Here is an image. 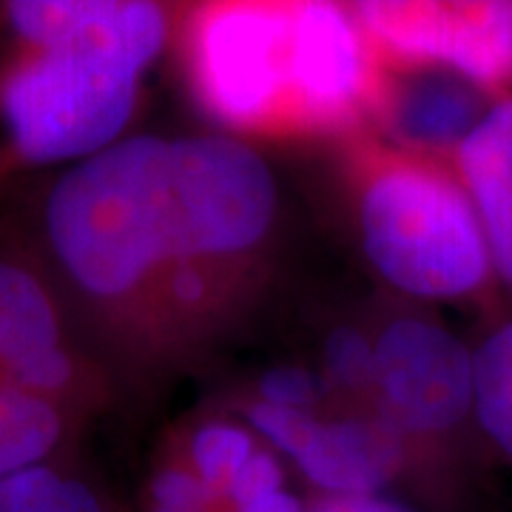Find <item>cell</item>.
Wrapping results in <instances>:
<instances>
[{"label": "cell", "mask_w": 512, "mask_h": 512, "mask_svg": "<svg viewBox=\"0 0 512 512\" xmlns=\"http://www.w3.org/2000/svg\"><path fill=\"white\" fill-rule=\"evenodd\" d=\"M26 225L123 393L214 359L285 262L274 168L222 134L123 137L52 174Z\"/></svg>", "instance_id": "1"}, {"label": "cell", "mask_w": 512, "mask_h": 512, "mask_svg": "<svg viewBox=\"0 0 512 512\" xmlns=\"http://www.w3.org/2000/svg\"><path fill=\"white\" fill-rule=\"evenodd\" d=\"M183 49L197 103L237 137H348L387 77L348 0H194Z\"/></svg>", "instance_id": "2"}, {"label": "cell", "mask_w": 512, "mask_h": 512, "mask_svg": "<svg viewBox=\"0 0 512 512\" xmlns=\"http://www.w3.org/2000/svg\"><path fill=\"white\" fill-rule=\"evenodd\" d=\"M342 208L350 237L387 296L436 308L504 311L476 205L444 154L384 140L373 128L342 137Z\"/></svg>", "instance_id": "3"}, {"label": "cell", "mask_w": 512, "mask_h": 512, "mask_svg": "<svg viewBox=\"0 0 512 512\" xmlns=\"http://www.w3.org/2000/svg\"><path fill=\"white\" fill-rule=\"evenodd\" d=\"M168 32L163 0H126L63 46L0 55V194L120 143Z\"/></svg>", "instance_id": "4"}, {"label": "cell", "mask_w": 512, "mask_h": 512, "mask_svg": "<svg viewBox=\"0 0 512 512\" xmlns=\"http://www.w3.org/2000/svg\"><path fill=\"white\" fill-rule=\"evenodd\" d=\"M367 313L373 410L402 441L407 501L421 512H470L495 464L478 430L473 342L436 308L393 296Z\"/></svg>", "instance_id": "5"}, {"label": "cell", "mask_w": 512, "mask_h": 512, "mask_svg": "<svg viewBox=\"0 0 512 512\" xmlns=\"http://www.w3.org/2000/svg\"><path fill=\"white\" fill-rule=\"evenodd\" d=\"M0 384L46 396L89 424L123 399L26 220L0 225Z\"/></svg>", "instance_id": "6"}, {"label": "cell", "mask_w": 512, "mask_h": 512, "mask_svg": "<svg viewBox=\"0 0 512 512\" xmlns=\"http://www.w3.org/2000/svg\"><path fill=\"white\" fill-rule=\"evenodd\" d=\"M387 69H441L484 94L512 89V0H348Z\"/></svg>", "instance_id": "7"}, {"label": "cell", "mask_w": 512, "mask_h": 512, "mask_svg": "<svg viewBox=\"0 0 512 512\" xmlns=\"http://www.w3.org/2000/svg\"><path fill=\"white\" fill-rule=\"evenodd\" d=\"M256 439L288 461L311 493L399 495L407 501L410 464L402 441L376 410H285L228 390L220 402Z\"/></svg>", "instance_id": "8"}, {"label": "cell", "mask_w": 512, "mask_h": 512, "mask_svg": "<svg viewBox=\"0 0 512 512\" xmlns=\"http://www.w3.org/2000/svg\"><path fill=\"white\" fill-rule=\"evenodd\" d=\"M402 72L410 74V80H396L387 69L373 114L376 134L396 146L450 157L493 100H484V92L458 74L441 69Z\"/></svg>", "instance_id": "9"}, {"label": "cell", "mask_w": 512, "mask_h": 512, "mask_svg": "<svg viewBox=\"0 0 512 512\" xmlns=\"http://www.w3.org/2000/svg\"><path fill=\"white\" fill-rule=\"evenodd\" d=\"M450 160L476 205L495 285L512 311V94L493 97Z\"/></svg>", "instance_id": "10"}, {"label": "cell", "mask_w": 512, "mask_h": 512, "mask_svg": "<svg viewBox=\"0 0 512 512\" xmlns=\"http://www.w3.org/2000/svg\"><path fill=\"white\" fill-rule=\"evenodd\" d=\"M89 421L46 396L0 384V481L80 456Z\"/></svg>", "instance_id": "11"}, {"label": "cell", "mask_w": 512, "mask_h": 512, "mask_svg": "<svg viewBox=\"0 0 512 512\" xmlns=\"http://www.w3.org/2000/svg\"><path fill=\"white\" fill-rule=\"evenodd\" d=\"M0 512H134L80 456L0 481Z\"/></svg>", "instance_id": "12"}, {"label": "cell", "mask_w": 512, "mask_h": 512, "mask_svg": "<svg viewBox=\"0 0 512 512\" xmlns=\"http://www.w3.org/2000/svg\"><path fill=\"white\" fill-rule=\"evenodd\" d=\"M476 416L495 464L512 470V311L481 319L473 339Z\"/></svg>", "instance_id": "13"}, {"label": "cell", "mask_w": 512, "mask_h": 512, "mask_svg": "<svg viewBox=\"0 0 512 512\" xmlns=\"http://www.w3.org/2000/svg\"><path fill=\"white\" fill-rule=\"evenodd\" d=\"M126 0H3L0 55L43 52L109 23Z\"/></svg>", "instance_id": "14"}, {"label": "cell", "mask_w": 512, "mask_h": 512, "mask_svg": "<svg viewBox=\"0 0 512 512\" xmlns=\"http://www.w3.org/2000/svg\"><path fill=\"white\" fill-rule=\"evenodd\" d=\"M316 373L345 410H373V330L370 313L330 319L319 333Z\"/></svg>", "instance_id": "15"}, {"label": "cell", "mask_w": 512, "mask_h": 512, "mask_svg": "<svg viewBox=\"0 0 512 512\" xmlns=\"http://www.w3.org/2000/svg\"><path fill=\"white\" fill-rule=\"evenodd\" d=\"M302 512H421L399 495H305Z\"/></svg>", "instance_id": "16"}]
</instances>
